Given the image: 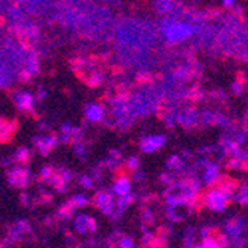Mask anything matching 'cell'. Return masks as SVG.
<instances>
[{"instance_id":"6da1fadb","label":"cell","mask_w":248,"mask_h":248,"mask_svg":"<svg viewBox=\"0 0 248 248\" xmlns=\"http://www.w3.org/2000/svg\"><path fill=\"white\" fill-rule=\"evenodd\" d=\"M161 35H163L165 41L170 43V45H178V43L187 41L195 35V26L183 20L166 18L161 23Z\"/></svg>"},{"instance_id":"7a4b0ae2","label":"cell","mask_w":248,"mask_h":248,"mask_svg":"<svg viewBox=\"0 0 248 248\" xmlns=\"http://www.w3.org/2000/svg\"><path fill=\"white\" fill-rule=\"evenodd\" d=\"M233 187L229 185H221L218 187H215L212 190H209L202 198L204 206L207 209L213 210V212H224L227 209L230 200L233 198Z\"/></svg>"},{"instance_id":"3957f363","label":"cell","mask_w":248,"mask_h":248,"mask_svg":"<svg viewBox=\"0 0 248 248\" xmlns=\"http://www.w3.org/2000/svg\"><path fill=\"white\" fill-rule=\"evenodd\" d=\"M166 143V137L163 134H151L140 140V149L145 154H153L161 149Z\"/></svg>"},{"instance_id":"277c9868","label":"cell","mask_w":248,"mask_h":248,"mask_svg":"<svg viewBox=\"0 0 248 248\" xmlns=\"http://www.w3.org/2000/svg\"><path fill=\"white\" fill-rule=\"evenodd\" d=\"M94 204L98 206L105 215H110L116 209V202L113 201L111 193L108 192H99L98 195L94 197Z\"/></svg>"},{"instance_id":"5b68a950","label":"cell","mask_w":248,"mask_h":248,"mask_svg":"<svg viewBox=\"0 0 248 248\" xmlns=\"http://www.w3.org/2000/svg\"><path fill=\"white\" fill-rule=\"evenodd\" d=\"M84 114H85V119H87L89 122L98 124L105 117V108L101 104L92 102V104H89L87 107H85Z\"/></svg>"},{"instance_id":"8992f818","label":"cell","mask_w":248,"mask_h":248,"mask_svg":"<svg viewBox=\"0 0 248 248\" xmlns=\"http://www.w3.org/2000/svg\"><path fill=\"white\" fill-rule=\"evenodd\" d=\"M77 229L78 232L87 234V233H93L96 230V222L92 217H89V215H79V217L77 218Z\"/></svg>"},{"instance_id":"52a82bcc","label":"cell","mask_w":248,"mask_h":248,"mask_svg":"<svg viewBox=\"0 0 248 248\" xmlns=\"http://www.w3.org/2000/svg\"><path fill=\"white\" fill-rule=\"evenodd\" d=\"M113 193H116L119 198L131 195V181H129L126 177L117 178L116 183H114V186H113Z\"/></svg>"},{"instance_id":"ba28073f","label":"cell","mask_w":248,"mask_h":248,"mask_svg":"<svg viewBox=\"0 0 248 248\" xmlns=\"http://www.w3.org/2000/svg\"><path fill=\"white\" fill-rule=\"evenodd\" d=\"M218 178H219V168L215 163H207L202 170V180L206 181L207 185H213Z\"/></svg>"},{"instance_id":"9c48e42d","label":"cell","mask_w":248,"mask_h":248,"mask_svg":"<svg viewBox=\"0 0 248 248\" xmlns=\"http://www.w3.org/2000/svg\"><path fill=\"white\" fill-rule=\"evenodd\" d=\"M32 96L28 94V93H21L17 96V104L20 108H31V105H32Z\"/></svg>"},{"instance_id":"30bf717a","label":"cell","mask_w":248,"mask_h":248,"mask_svg":"<svg viewBox=\"0 0 248 248\" xmlns=\"http://www.w3.org/2000/svg\"><path fill=\"white\" fill-rule=\"evenodd\" d=\"M234 198L241 204H248V185H244L238 192H234Z\"/></svg>"},{"instance_id":"8fae6325","label":"cell","mask_w":248,"mask_h":248,"mask_svg":"<svg viewBox=\"0 0 248 248\" xmlns=\"http://www.w3.org/2000/svg\"><path fill=\"white\" fill-rule=\"evenodd\" d=\"M197 248H222V244L217 242L215 239H210V238H204L202 242Z\"/></svg>"},{"instance_id":"7c38bea8","label":"cell","mask_w":248,"mask_h":248,"mask_svg":"<svg viewBox=\"0 0 248 248\" xmlns=\"http://www.w3.org/2000/svg\"><path fill=\"white\" fill-rule=\"evenodd\" d=\"M119 248H134L133 239L128 238V236H125V238H122L121 242H119Z\"/></svg>"},{"instance_id":"4fadbf2b","label":"cell","mask_w":248,"mask_h":248,"mask_svg":"<svg viewBox=\"0 0 248 248\" xmlns=\"http://www.w3.org/2000/svg\"><path fill=\"white\" fill-rule=\"evenodd\" d=\"M139 158H136V157H131L128 160V168L131 169V170H134V169H137L139 168Z\"/></svg>"},{"instance_id":"5bb4252c","label":"cell","mask_w":248,"mask_h":248,"mask_svg":"<svg viewBox=\"0 0 248 248\" xmlns=\"http://www.w3.org/2000/svg\"><path fill=\"white\" fill-rule=\"evenodd\" d=\"M234 3H236V0H222V5L225 8H232V6H234Z\"/></svg>"},{"instance_id":"9a60e30c","label":"cell","mask_w":248,"mask_h":248,"mask_svg":"<svg viewBox=\"0 0 248 248\" xmlns=\"http://www.w3.org/2000/svg\"><path fill=\"white\" fill-rule=\"evenodd\" d=\"M247 236H248V230H247ZM247 239H248V238H247Z\"/></svg>"}]
</instances>
